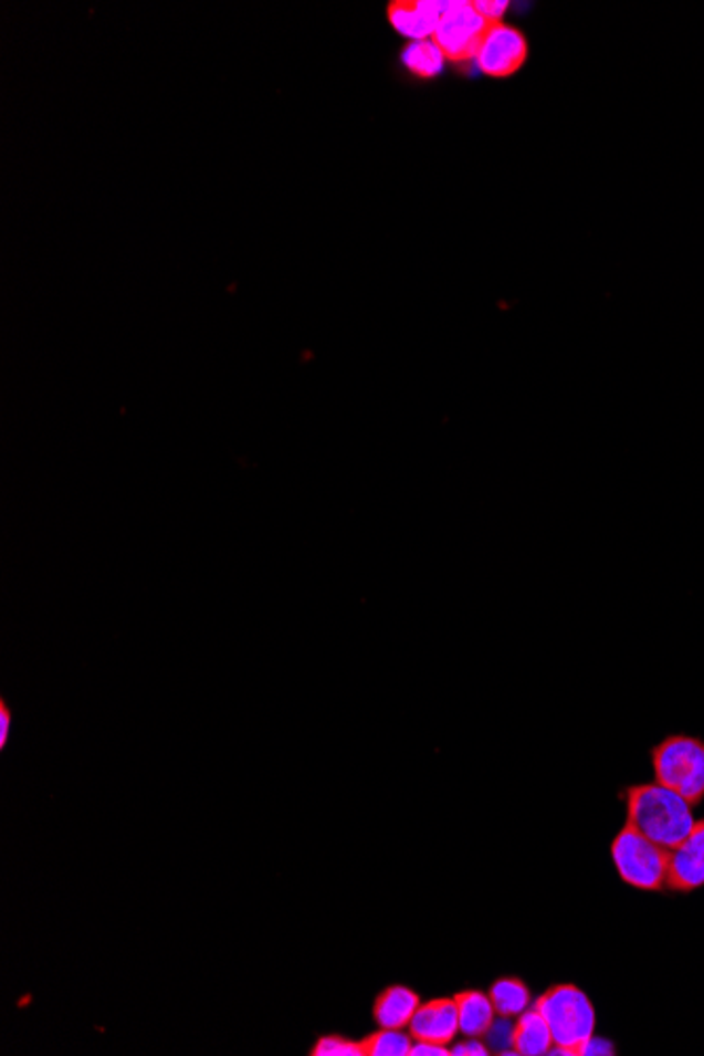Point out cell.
I'll list each match as a JSON object with an SVG mask.
<instances>
[{"label": "cell", "mask_w": 704, "mask_h": 1056, "mask_svg": "<svg viewBox=\"0 0 704 1056\" xmlns=\"http://www.w3.org/2000/svg\"><path fill=\"white\" fill-rule=\"evenodd\" d=\"M11 721H13V715L11 711L7 709L4 702H0V746L7 744V739H9V728H11Z\"/></svg>", "instance_id": "cell-22"}, {"label": "cell", "mask_w": 704, "mask_h": 1056, "mask_svg": "<svg viewBox=\"0 0 704 1056\" xmlns=\"http://www.w3.org/2000/svg\"><path fill=\"white\" fill-rule=\"evenodd\" d=\"M401 62L411 74L420 79H432L445 66V55L431 39V41L409 43L401 53Z\"/></svg>", "instance_id": "cell-14"}, {"label": "cell", "mask_w": 704, "mask_h": 1056, "mask_svg": "<svg viewBox=\"0 0 704 1056\" xmlns=\"http://www.w3.org/2000/svg\"><path fill=\"white\" fill-rule=\"evenodd\" d=\"M418 1008H420V997L408 987L397 985L378 997L374 1016L380 1029H406Z\"/></svg>", "instance_id": "cell-10"}, {"label": "cell", "mask_w": 704, "mask_h": 1056, "mask_svg": "<svg viewBox=\"0 0 704 1056\" xmlns=\"http://www.w3.org/2000/svg\"><path fill=\"white\" fill-rule=\"evenodd\" d=\"M656 783L680 793L692 806L704 799V741L673 734L659 742L652 753Z\"/></svg>", "instance_id": "cell-3"}, {"label": "cell", "mask_w": 704, "mask_h": 1056, "mask_svg": "<svg viewBox=\"0 0 704 1056\" xmlns=\"http://www.w3.org/2000/svg\"><path fill=\"white\" fill-rule=\"evenodd\" d=\"M492 23L485 22L473 2H448L445 11L434 30L432 41L443 51L445 60L466 64L475 60L479 43Z\"/></svg>", "instance_id": "cell-5"}, {"label": "cell", "mask_w": 704, "mask_h": 1056, "mask_svg": "<svg viewBox=\"0 0 704 1056\" xmlns=\"http://www.w3.org/2000/svg\"><path fill=\"white\" fill-rule=\"evenodd\" d=\"M458 1018H460V1034L466 1037H481L487 1034L492 1023L496 1021V1011L490 995L479 991H464L455 997Z\"/></svg>", "instance_id": "cell-12"}, {"label": "cell", "mask_w": 704, "mask_h": 1056, "mask_svg": "<svg viewBox=\"0 0 704 1056\" xmlns=\"http://www.w3.org/2000/svg\"><path fill=\"white\" fill-rule=\"evenodd\" d=\"M704 886V818L669 856V888L694 892Z\"/></svg>", "instance_id": "cell-7"}, {"label": "cell", "mask_w": 704, "mask_h": 1056, "mask_svg": "<svg viewBox=\"0 0 704 1056\" xmlns=\"http://www.w3.org/2000/svg\"><path fill=\"white\" fill-rule=\"evenodd\" d=\"M411 1037L403 1029H380L364 1042L367 1056H409Z\"/></svg>", "instance_id": "cell-15"}, {"label": "cell", "mask_w": 704, "mask_h": 1056, "mask_svg": "<svg viewBox=\"0 0 704 1056\" xmlns=\"http://www.w3.org/2000/svg\"><path fill=\"white\" fill-rule=\"evenodd\" d=\"M490 1000L494 1004L496 1014L515 1018L529 1008L532 993L519 979H501L490 991Z\"/></svg>", "instance_id": "cell-13"}, {"label": "cell", "mask_w": 704, "mask_h": 1056, "mask_svg": "<svg viewBox=\"0 0 704 1056\" xmlns=\"http://www.w3.org/2000/svg\"><path fill=\"white\" fill-rule=\"evenodd\" d=\"M315 1056H364V1044H355L336 1035L323 1037L313 1050Z\"/></svg>", "instance_id": "cell-16"}, {"label": "cell", "mask_w": 704, "mask_h": 1056, "mask_svg": "<svg viewBox=\"0 0 704 1056\" xmlns=\"http://www.w3.org/2000/svg\"><path fill=\"white\" fill-rule=\"evenodd\" d=\"M671 850L648 839L635 827L627 825L612 841V860L624 884L643 892H660L669 886Z\"/></svg>", "instance_id": "cell-4"}, {"label": "cell", "mask_w": 704, "mask_h": 1056, "mask_svg": "<svg viewBox=\"0 0 704 1056\" xmlns=\"http://www.w3.org/2000/svg\"><path fill=\"white\" fill-rule=\"evenodd\" d=\"M553 1048V1034L545 1016L536 1008L519 1014L513 1032V1050L522 1056L548 1055Z\"/></svg>", "instance_id": "cell-11"}, {"label": "cell", "mask_w": 704, "mask_h": 1056, "mask_svg": "<svg viewBox=\"0 0 704 1056\" xmlns=\"http://www.w3.org/2000/svg\"><path fill=\"white\" fill-rule=\"evenodd\" d=\"M452 1055L454 1056H487L490 1055V1053H487V1046H485V1044H481L477 1037H469L466 1042H462V1044H458V1046H454V1048H452Z\"/></svg>", "instance_id": "cell-20"}, {"label": "cell", "mask_w": 704, "mask_h": 1056, "mask_svg": "<svg viewBox=\"0 0 704 1056\" xmlns=\"http://www.w3.org/2000/svg\"><path fill=\"white\" fill-rule=\"evenodd\" d=\"M448 2L439 0H401L388 4V22L411 43L431 41Z\"/></svg>", "instance_id": "cell-8"}, {"label": "cell", "mask_w": 704, "mask_h": 1056, "mask_svg": "<svg viewBox=\"0 0 704 1056\" xmlns=\"http://www.w3.org/2000/svg\"><path fill=\"white\" fill-rule=\"evenodd\" d=\"M473 7L477 9L479 15H481L485 22L498 23L502 20V15L506 13V9H508V2H502V0H477V2H473Z\"/></svg>", "instance_id": "cell-18"}, {"label": "cell", "mask_w": 704, "mask_h": 1056, "mask_svg": "<svg viewBox=\"0 0 704 1056\" xmlns=\"http://www.w3.org/2000/svg\"><path fill=\"white\" fill-rule=\"evenodd\" d=\"M534 1008L545 1016L553 1034L550 1055H580L595 1035V1008L589 995L576 985H555L540 995Z\"/></svg>", "instance_id": "cell-2"}, {"label": "cell", "mask_w": 704, "mask_h": 1056, "mask_svg": "<svg viewBox=\"0 0 704 1056\" xmlns=\"http://www.w3.org/2000/svg\"><path fill=\"white\" fill-rule=\"evenodd\" d=\"M627 799V825L635 827L648 839L666 850L682 844L696 825L692 804L680 793L660 783L635 785L624 791Z\"/></svg>", "instance_id": "cell-1"}, {"label": "cell", "mask_w": 704, "mask_h": 1056, "mask_svg": "<svg viewBox=\"0 0 704 1056\" xmlns=\"http://www.w3.org/2000/svg\"><path fill=\"white\" fill-rule=\"evenodd\" d=\"M527 60V41L522 30L508 23H492L479 43L473 64L492 79L513 76Z\"/></svg>", "instance_id": "cell-6"}, {"label": "cell", "mask_w": 704, "mask_h": 1056, "mask_svg": "<svg viewBox=\"0 0 704 1056\" xmlns=\"http://www.w3.org/2000/svg\"><path fill=\"white\" fill-rule=\"evenodd\" d=\"M513 1032H515V1027L511 1025L508 1016H502V1021L496 1018V1021L492 1023V1027L487 1029V1034L485 1035H487L490 1046H492L494 1050H498L501 1055H517V1053L513 1050Z\"/></svg>", "instance_id": "cell-17"}, {"label": "cell", "mask_w": 704, "mask_h": 1056, "mask_svg": "<svg viewBox=\"0 0 704 1056\" xmlns=\"http://www.w3.org/2000/svg\"><path fill=\"white\" fill-rule=\"evenodd\" d=\"M458 1032H460V1018H458L455 997L454 1000H434L420 1006L409 1023L411 1037L445 1044V1046L454 1039Z\"/></svg>", "instance_id": "cell-9"}, {"label": "cell", "mask_w": 704, "mask_h": 1056, "mask_svg": "<svg viewBox=\"0 0 704 1056\" xmlns=\"http://www.w3.org/2000/svg\"><path fill=\"white\" fill-rule=\"evenodd\" d=\"M580 1055H613V1046L610 1042L592 1035L591 1039L585 1044Z\"/></svg>", "instance_id": "cell-21"}, {"label": "cell", "mask_w": 704, "mask_h": 1056, "mask_svg": "<svg viewBox=\"0 0 704 1056\" xmlns=\"http://www.w3.org/2000/svg\"><path fill=\"white\" fill-rule=\"evenodd\" d=\"M452 1050L445 1046V1044H437V1042H427V1039H416V1044L411 1046V1053L409 1056H450Z\"/></svg>", "instance_id": "cell-19"}]
</instances>
